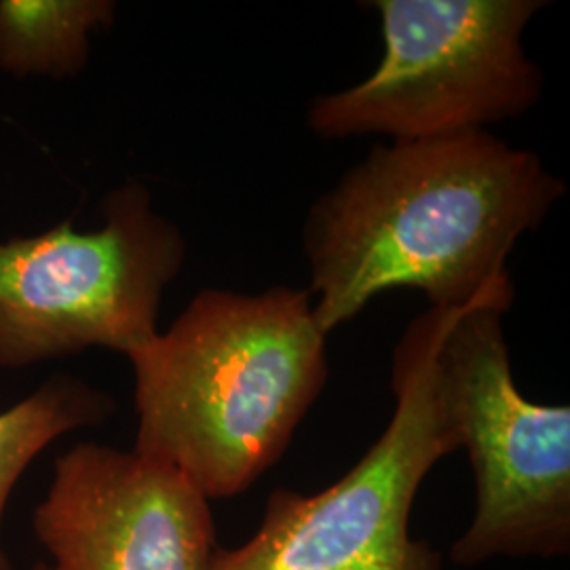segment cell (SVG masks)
<instances>
[{
  "instance_id": "cell-10",
  "label": "cell",
  "mask_w": 570,
  "mask_h": 570,
  "mask_svg": "<svg viewBox=\"0 0 570 570\" xmlns=\"http://www.w3.org/2000/svg\"><path fill=\"white\" fill-rule=\"evenodd\" d=\"M32 570H53V569H51V567H49V564H47V562H39V564H37V567H32Z\"/></svg>"
},
{
  "instance_id": "cell-9",
  "label": "cell",
  "mask_w": 570,
  "mask_h": 570,
  "mask_svg": "<svg viewBox=\"0 0 570 570\" xmlns=\"http://www.w3.org/2000/svg\"><path fill=\"white\" fill-rule=\"evenodd\" d=\"M112 412L110 393L70 374L47 379L35 393L0 412V564L9 562L2 548L4 511L26 469L66 433L96 428Z\"/></svg>"
},
{
  "instance_id": "cell-4",
  "label": "cell",
  "mask_w": 570,
  "mask_h": 570,
  "mask_svg": "<svg viewBox=\"0 0 570 570\" xmlns=\"http://www.w3.org/2000/svg\"><path fill=\"white\" fill-rule=\"evenodd\" d=\"M383 58L364 81L313 98L324 140H421L480 131L527 115L546 77L524 51L543 0H374Z\"/></svg>"
},
{
  "instance_id": "cell-6",
  "label": "cell",
  "mask_w": 570,
  "mask_h": 570,
  "mask_svg": "<svg viewBox=\"0 0 570 570\" xmlns=\"http://www.w3.org/2000/svg\"><path fill=\"white\" fill-rule=\"evenodd\" d=\"M511 303L468 306L438 351L475 490L471 522L450 548L456 567L570 551V407L534 404L515 385L503 334Z\"/></svg>"
},
{
  "instance_id": "cell-11",
  "label": "cell",
  "mask_w": 570,
  "mask_h": 570,
  "mask_svg": "<svg viewBox=\"0 0 570 570\" xmlns=\"http://www.w3.org/2000/svg\"><path fill=\"white\" fill-rule=\"evenodd\" d=\"M0 570H11V562H2Z\"/></svg>"
},
{
  "instance_id": "cell-8",
  "label": "cell",
  "mask_w": 570,
  "mask_h": 570,
  "mask_svg": "<svg viewBox=\"0 0 570 570\" xmlns=\"http://www.w3.org/2000/svg\"><path fill=\"white\" fill-rule=\"evenodd\" d=\"M112 0H0V72L13 79H72L91 39L112 26Z\"/></svg>"
},
{
  "instance_id": "cell-5",
  "label": "cell",
  "mask_w": 570,
  "mask_h": 570,
  "mask_svg": "<svg viewBox=\"0 0 570 570\" xmlns=\"http://www.w3.org/2000/svg\"><path fill=\"white\" fill-rule=\"evenodd\" d=\"M102 218L96 230L63 220L0 242V367L89 348L127 357L159 332L165 289L186 261L183 233L138 180L104 197Z\"/></svg>"
},
{
  "instance_id": "cell-2",
  "label": "cell",
  "mask_w": 570,
  "mask_h": 570,
  "mask_svg": "<svg viewBox=\"0 0 570 570\" xmlns=\"http://www.w3.org/2000/svg\"><path fill=\"white\" fill-rule=\"evenodd\" d=\"M327 336L306 289L199 292L127 355L134 450L180 471L209 501L249 489L284 454L327 383Z\"/></svg>"
},
{
  "instance_id": "cell-7",
  "label": "cell",
  "mask_w": 570,
  "mask_h": 570,
  "mask_svg": "<svg viewBox=\"0 0 570 570\" xmlns=\"http://www.w3.org/2000/svg\"><path fill=\"white\" fill-rule=\"evenodd\" d=\"M32 527L53 570H205L209 499L136 450L81 442L56 461Z\"/></svg>"
},
{
  "instance_id": "cell-1",
  "label": "cell",
  "mask_w": 570,
  "mask_h": 570,
  "mask_svg": "<svg viewBox=\"0 0 570 570\" xmlns=\"http://www.w3.org/2000/svg\"><path fill=\"white\" fill-rule=\"evenodd\" d=\"M564 193L539 155L489 129L374 146L306 212L317 326L327 336L397 287L442 311L515 296L511 252Z\"/></svg>"
},
{
  "instance_id": "cell-3",
  "label": "cell",
  "mask_w": 570,
  "mask_h": 570,
  "mask_svg": "<svg viewBox=\"0 0 570 570\" xmlns=\"http://www.w3.org/2000/svg\"><path fill=\"white\" fill-rule=\"evenodd\" d=\"M468 306L429 308L407 326L393 353L395 412L351 471L315 494L271 492L258 530L205 570H442V556L412 537L410 513L429 471L459 450L438 351Z\"/></svg>"
}]
</instances>
